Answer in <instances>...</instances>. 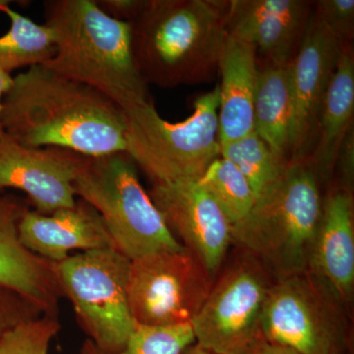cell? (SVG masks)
I'll use <instances>...</instances> for the list:
<instances>
[{
	"label": "cell",
	"mask_w": 354,
	"mask_h": 354,
	"mask_svg": "<svg viewBox=\"0 0 354 354\" xmlns=\"http://www.w3.org/2000/svg\"><path fill=\"white\" fill-rule=\"evenodd\" d=\"M130 264L114 247L84 251L55 264L60 290L81 329L104 353L122 351L136 328L128 302Z\"/></svg>",
	"instance_id": "obj_7"
},
{
	"label": "cell",
	"mask_w": 354,
	"mask_h": 354,
	"mask_svg": "<svg viewBox=\"0 0 354 354\" xmlns=\"http://www.w3.org/2000/svg\"><path fill=\"white\" fill-rule=\"evenodd\" d=\"M221 157L230 160L246 177L257 198L271 187L288 162L272 152L254 131L221 145Z\"/></svg>",
	"instance_id": "obj_22"
},
{
	"label": "cell",
	"mask_w": 354,
	"mask_h": 354,
	"mask_svg": "<svg viewBox=\"0 0 354 354\" xmlns=\"http://www.w3.org/2000/svg\"><path fill=\"white\" fill-rule=\"evenodd\" d=\"M342 46L312 12L304 39L290 64L293 109L290 145L292 162H307L312 152L319 113L337 69Z\"/></svg>",
	"instance_id": "obj_13"
},
{
	"label": "cell",
	"mask_w": 354,
	"mask_h": 354,
	"mask_svg": "<svg viewBox=\"0 0 354 354\" xmlns=\"http://www.w3.org/2000/svg\"><path fill=\"white\" fill-rule=\"evenodd\" d=\"M4 134L31 148L88 158L127 153L124 113L99 91L34 65L13 77L2 100Z\"/></svg>",
	"instance_id": "obj_1"
},
{
	"label": "cell",
	"mask_w": 354,
	"mask_h": 354,
	"mask_svg": "<svg viewBox=\"0 0 354 354\" xmlns=\"http://www.w3.org/2000/svg\"><path fill=\"white\" fill-rule=\"evenodd\" d=\"M319 183L308 162H288L232 227V244L258 258L276 279L308 272L323 211Z\"/></svg>",
	"instance_id": "obj_4"
},
{
	"label": "cell",
	"mask_w": 354,
	"mask_h": 354,
	"mask_svg": "<svg viewBox=\"0 0 354 354\" xmlns=\"http://www.w3.org/2000/svg\"><path fill=\"white\" fill-rule=\"evenodd\" d=\"M313 12L319 22L342 44H351L354 35L353 0H319Z\"/></svg>",
	"instance_id": "obj_26"
},
{
	"label": "cell",
	"mask_w": 354,
	"mask_h": 354,
	"mask_svg": "<svg viewBox=\"0 0 354 354\" xmlns=\"http://www.w3.org/2000/svg\"><path fill=\"white\" fill-rule=\"evenodd\" d=\"M292 118L290 64L265 65L258 75L253 131L286 162L290 160Z\"/></svg>",
	"instance_id": "obj_20"
},
{
	"label": "cell",
	"mask_w": 354,
	"mask_h": 354,
	"mask_svg": "<svg viewBox=\"0 0 354 354\" xmlns=\"http://www.w3.org/2000/svg\"><path fill=\"white\" fill-rule=\"evenodd\" d=\"M12 2L13 1H11V0H0V9H1L3 6H9V4L12 3Z\"/></svg>",
	"instance_id": "obj_32"
},
{
	"label": "cell",
	"mask_w": 354,
	"mask_h": 354,
	"mask_svg": "<svg viewBox=\"0 0 354 354\" xmlns=\"http://www.w3.org/2000/svg\"><path fill=\"white\" fill-rule=\"evenodd\" d=\"M199 181L218 203L232 227L246 218L257 201L246 177L225 158L214 160Z\"/></svg>",
	"instance_id": "obj_23"
},
{
	"label": "cell",
	"mask_w": 354,
	"mask_h": 354,
	"mask_svg": "<svg viewBox=\"0 0 354 354\" xmlns=\"http://www.w3.org/2000/svg\"><path fill=\"white\" fill-rule=\"evenodd\" d=\"M127 153L88 158L74 183L78 199L101 216L114 246L130 260L185 248L140 183Z\"/></svg>",
	"instance_id": "obj_6"
},
{
	"label": "cell",
	"mask_w": 354,
	"mask_h": 354,
	"mask_svg": "<svg viewBox=\"0 0 354 354\" xmlns=\"http://www.w3.org/2000/svg\"><path fill=\"white\" fill-rule=\"evenodd\" d=\"M88 158L65 149L21 145L6 134L0 137V189L27 194L34 211L50 215L76 204L74 183Z\"/></svg>",
	"instance_id": "obj_12"
},
{
	"label": "cell",
	"mask_w": 354,
	"mask_h": 354,
	"mask_svg": "<svg viewBox=\"0 0 354 354\" xmlns=\"http://www.w3.org/2000/svg\"><path fill=\"white\" fill-rule=\"evenodd\" d=\"M55 53L44 66L99 91L122 111L151 102L131 46L130 23L113 19L95 0H46Z\"/></svg>",
	"instance_id": "obj_3"
},
{
	"label": "cell",
	"mask_w": 354,
	"mask_h": 354,
	"mask_svg": "<svg viewBox=\"0 0 354 354\" xmlns=\"http://www.w3.org/2000/svg\"><path fill=\"white\" fill-rule=\"evenodd\" d=\"M18 232L28 250L53 263L67 259L73 250L115 248L101 216L78 198L71 208L50 215L28 209L21 218Z\"/></svg>",
	"instance_id": "obj_16"
},
{
	"label": "cell",
	"mask_w": 354,
	"mask_h": 354,
	"mask_svg": "<svg viewBox=\"0 0 354 354\" xmlns=\"http://www.w3.org/2000/svg\"><path fill=\"white\" fill-rule=\"evenodd\" d=\"M13 76L6 72L0 71V137L4 135L3 128L1 124L2 100L6 95L7 91L12 85Z\"/></svg>",
	"instance_id": "obj_30"
},
{
	"label": "cell",
	"mask_w": 354,
	"mask_h": 354,
	"mask_svg": "<svg viewBox=\"0 0 354 354\" xmlns=\"http://www.w3.org/2000/svg\"><path fill=\"white\" fill-rule=\"evenodd\" d=\"M28 209L19 198L0 189V286L29 298L46 313L57 315L64 295L55 271L57 263L39 257L20 241L18 225Z\"/></svg>",
	"instance_id": "obj_15"
},
{
	"label": "cell",
	"mask_w": 354,
	"mask_h": 354,
	"mask_svg": "<svg viewBox=\"0 0 354 354\" xmlns=\"http://www.w3.org/2000/svg\"><path fill=\"white\" fill-rule=\"evenodd\" d=\"M230 0H147L130 22L135 64L160 88L209 82L227 41Z\"/></svg>",
	"instance_id": "obj_2"
},
{
	"label": "cell",
	"mask_w": 354,
	"mask_h": 354,
	"mask_svg": "<svg viewBox=\"0 0 354 354\" xmlns=\"http://www.w3.org/2000/svg\"><path fill=\"white\" fill-rule=\"evenodd\" d=\"M276 279L258 258L241 249L190 323L195 344L212 354L245 353L261 337L263 310Z\"/></svg>",
	"instance_id": "obj_9"
},
{
	"label": "cell",
	"mask_w": 354,
	"mask_h": 354,
	"mask_svg": "<svg viewBox=\"0 0 354 354\" xmlns=\"http://www.w3.org/2000/svg\"><path fill=\"white\" fill-rule=\"evenodd\" d=\"M194 344L195 337L190 324L167 327L136 325L122 351L104 353L88 339L83 342L80 354H183Z\"/></svg>",
	"instance_id": "obj_24"
},
{
	"label": "cell",
	"mask_w": 354,
	"mask_h": 354,
	"mask_svg": "<svg viewBox=\"0 0 354 354\" xmlns=\"http://www.w3.org/2000/svg\"><path fill=\"white\" fill-rule=\"evenodd\" d=\"M151 199L177 241L215 279L232 244V225L208 190L195 181L153 183Z\"/></svg>",
	"instance_id": "obj_11"
},
{
	"label": "cell",
	"mask_w": 354,
	"mask_h": 354,
	"mask_svg": "<svg viewBox=\"0 0 354 354\" xmlns=\"http://www.w3.org/2000/svg\"><path fill=\"white\" fill-rule=\"evenodd\" d=\"M313 12L306 0H230V36L252 44L266 64L288 65Z\"/></svg>",
	"instance_id": "obj_14"
},
{
	"label": "cell",
	"mask_w": 354,
	"mask_h": 354,
	"mask_svg": "<svg viewBox=\"0 0 354 354\" xmlns=\"http://www.w3.org/2000/svg\"><path fill=\"white\" fill-rule=\"evenodd\" d=\"M348 305L310 272L277 279L261 318V335L298 354H351Z\"/></svg>",
	"instance_id": "obj_8"
},
{
	"label": "cell",
	"mask_w": 354,
	"mask_h": 354,
	"mask_svg": "<svg viewBox=\"0 0 354 354\" xmlns=\"http://www.w3.org/2000/svg\"><path fill=\"white\" fill-rule=\"evenodd\" d=\"M183 354H212L208 353V351H205V349H203L200 348L199 346H197L196 344H192V346H190L189 348H187L185 349V351H183Z\"/></svg>",
	"instance_id": "obj_31"
},
{
	"label": "cell",
	"mask_w": 354,
	"mask_h": 354,
	"mask_svg": "<svg viewBox=\"0 0 354 354\" xmlns=\"http://www.w3.org/2000/svg\"><path fill=\"white\" fill-rule=\"evenodd\" d=\"M353 116L354 53L351 43L342 46L319 113L315 143L307 160L320 183L332 178L342 140L354 124Z\"/></svg>",
	"instance_id": "obj_19"
},
{
	"label": "cell",
	"mask_w": 354,
	"mask_h": 354,
	"mask_svg": "<svg viewBox=\"0 0 354 354\" xmlns=\"http://www.w3.org/2000/svg\"><path fill=\"white\" fill-rule=\"evenodd\" d=\"M220 146L253 132V106L259 65L252 44L228 35L218 64Z\"/></svg>",
	"instance_id": "obj_18"
},
{
	"label": "cell",
	"mask_w": 354,
	"mask_h": 354,
	"mask_svg": "<svg viewBox=\"0 0 354 354\" xmlns=\"http://www.w3.org/2000/svg\"><path fill=\"white\" fill-rule=\"evenodd\" d=\"M244 354H298L288 346L267 341L261 335Z\"/></svg>",
	"instance_id": "obj_29"
},
{
	"label": "cell",
	"mask_w": 354,
	"mask_h": 354,
	"mask_svg": "<svg viewBox=\"0 0 354 354\" xmlns=\"http://www.w3.org/2000/svg\"><path fill=\"white\" fill-rule=\"evenodd\" d=\"M60 329L57 315L51 314L21 323L0 335V354H48Z\"/></svg>",
	"instance_id": "obj_25"
},
{
	"label": "cell",
	"mask_w": 354,
	"mask_h": 354,
	"mask_svg": "<svg viewBox=\"0 0 354 354\" xmlns=\"http://www.w3.org/2000/svg\"><path fill=\"white\" fill-rule=\"evenodd\" d=\"M335 169L339 176V187L353 193L354 183V124L349 128L348 133L342 140L337 160Z\"/></svg>",
	"instance_id": "obj_27"
},
{
	"label": "cell",
	"mask_w": 354,
	"mask_h": 354,
	"mask_svg": "<svg viewBox=\"0 0 354 354\" xmlns=\"http://www.w3.org/2000/svg\"><path fill=\"white\" fill-rule=\"evenodd\" d=\"M220 87L200 95L185 120L171 122L152 102L123 111L127 153L153 183L199 180L221 157L218 139Z\"/></svg>",
	"instance_id": "obj_5"
},
{
	"label": "cell",
	"mask_w": 354,
	"mask_h": 354,
	"mask_svg": "<svg viewBox=\"0 0 354 354\" xmlns=\"http://www.w3.org/2000/svg\"><path fill=\"white\" fill-rule=\"evenodd\" d=\"M0 9L10 20V27L0 36V71L11 74L22 67L44 64L55 53L53 31L11 8Z\"/></svg>",
	"instance_id": "obj_21"
},
{
	"label": "cell",
	"mask_w": 354,
	"mask_h": 354,
	"mask_svg": "<svg viewBox=\"0 0 354 354\" xmlns=\"http://www.w3.org/2000/svg\"><path fill=\"white\" fill-rule=\"evenodd\" d=\"M100 8L113 19L130 23L143 10L147 0H95Z\"/></svg>",
	"instance_id": "obj_28"
},
{
	"label": "cell",
	"mask_w": 354,
	"mask_h": 354,
	"mask_svg": "<svg viewBox=\"0 0 354 354\" xmlns=\"http://www.w3.org/2000/svg\"><path fill=\"white\" fill-rule=\"evenodd\" d=\"M213 283L201 261L186 248L131 260L128 302L133 320L150 327L190 324Z\"/></svg>",
	"instance_id": "obj_10"
},
{
	"label": "cell",
	"mask_w": 354,
	"mask_h": 354,
	"mask_svg": "<svg viewBox=\"0 0 354 354\" xmlns=\"http://www.w3.org/2000/svg\"><path fill=\"white\" fill-rule=\"evenodd\" d=\"M308 272L325 281L349 305L354 292L353 193L339 186L323 200Z\"/></svg>",
	"instance_id": "obj_17"
}]
</instances>
